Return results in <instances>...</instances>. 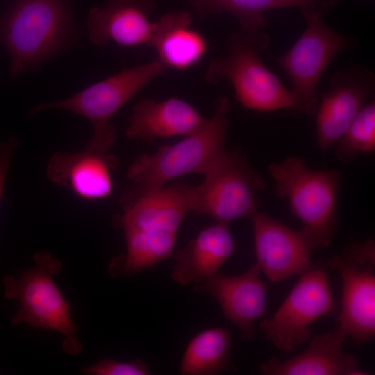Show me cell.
I'll return each mask as SVG.
<instances>
[{
	"instance_id": "cell-1",
	"label": "cell",
	"mask_w": 375,
	"mask_h": 375,
	"mask_svg": "<svg viewBox=\"0 0 375 375\" xmlns=\"http://www.w3.org/2000/svg\"><path fill=\"white\" fill-rule=\"evenodd\" d=\"M230 109L228 99L218 97L212 116L200 130L176 144L162 145L155 153L139 155L128 169V183L120 199L149 193L186 174H206L227 151Z\"/></svg>"
},
{
	"instance_id": "cell-2",
	"label": "cell",
	"mask_w": 375,
	"mask_h": 375,
	"mask_svg": "<svg viewBox=\"0 0 375 375\" xmlns=\"http://www.w3.org/2000/svg\"><path fill=\"white\" fill-rule=\"evenodd\" d=\"M270 44L269 37L262 30L233 33L226 41V54L211 60L205 81L212 85L228 81L237 101L250 110L296 109L291 91L262 62V54Z\"/></svg>"
},
{
	"instance_id": "cell-3",
	"label": "cell",
	"mask_w": 375,
	"mask_h": 375,
	"mask_svg": "<svg viewBox=\"0 0 375 375\" xmlns=\"http://www.w3.org/2000/svg\"><path fill=\"white\" fill-rule=\"evenodd\" d=\"M275 194L288 201L291 212L304 224L319 248L329 245L338 230L339 169L315 170L304 160L289 156L268 167Z\"/></svg>"
},
{
	"instance_id": "cell-4",
	"label": "cell",
	"mask_w": 375,
	"mask_h": 375,
	"mask_svg": "<svg viewBox=\"0 0 375 375\" xmlns=\"http://www.w3.org/2000/svg\"><path fill=\"white\" fill-rule=\"evenodd\" d=\"M34 259L35 265L19 271L18 278L6 276L3 278L4 298L19 301L11 323L24 322L32 328L56 331L65 336L63 351L76 356L83 348L78 329L72 319L70 305L52 278L61 271L62 265L47 251L36 253Z\"/></svg>"
},
{
	"instance_id": "cell-5",
	"label": "cell",
	"mask_w": 375,
	"mask_h": 375,
	"mask_svg": "<svg viewBox=\"0 0 375 375\" xmlns=\"http://www.w3.org/2000/svg\"><path fill=\"white\" fill-rule=\"evenodd\" d=\"M169 69L158 59L138 65L69 97L39 103L31 109V114L62 110L87 118L94 126V134L85 148L108 153L117 138V130L110 123L112 117L144 87Z\"/></svg>"
},
{
	"instance_id": "cell-6",
	"label": "cell",
	"mask_w": 375,
	"mask_h": 375,
	"mask_svg": "<svg viewBox=\"0 0 375 375\" xmlns=\"http://www.w3.org/2000/svg\"><path fill=\"white\" fill-rule=\"evenodd\" d=\"M307 26L294 44L276 58L293 84L296 109L315 115L319 80L331 62L343 50L355 46L354 38L332 29L320 10L301 11Z\"/></svg>"
},
{
	"instance_id": "cell-7",
	"label": "cell",
	"mask_w": 375,
	"mask_h": 375,
	"mask_svg": "<svg viewBox=\"0 0 375 375\" xmlns=\"http://www.w3.org/2000/svg\"><path fill=\"white\" fill-rule=\"evenodd\" d=\"M67 25L63 0H17L1 28L13 76L47 57L62 41Z\"/></svg>"
},
{
	"instance_id": "cell-8",
	"label": "cell",
	"mask_w": 375,
	"mask_h": 375,
	"mask_svg": "<svg viewBox=\"0 0 375 375\" xmlns=\"http://www.w3.org/2000/svg\"><path fill=\"white\" fill-rule=\"evenodd\" d=\"M204 176L197 186L195 214L229 224L251 218L258 212V193L265 183L242 152L226 151Z\"/></svg>"
},
{
	"instance_id": "cell-9",
	"label": "cell",
	"mask_w": 375,
	"mask_h": 375,
	"mask_svg": "<svg viewBox=\"0 0 375 375\" xmlns=\"http://www.w3.org/2000/svg\"><path fill=\"white\" fill-rule=\"evenodd\" d=\"M326 265L339 272L342 279V310L338 328L355 345L375 335V243L369 239L346 246Z\"/></svg>"
},
{
	"instance_id": "cell-10",
	"label": "cell",
	"mask_w": 375,
	"mask_h": 375,
	"mask_svg": "<svg viewBox=\"0 0 375 375\" xmlns=\"http://www.w3.org/2000/svg\"><path fill=\"white\" fill-rule=\"evenodd\" d=\"M270 317L260 324L264 336L276 347L289 352L308 340L310 325L335 308L325 269L312 264Z\"/></svg>"
},
{
	"instance_id": "cell-11",
	"label": "cell",
	"mask_w": 375,
	"mask_h": 375,
	"mask_svg": "<svg viewBox=\"0 0 375 375\" xmlns=\"http://www.w3.org/2000/svg\"><path fill=\"white\" fill-rule=\"evenodd\" d=\"M251 219L256 263L271 282L300 275L313 264L312 251L319 246L303 228L292 229L262 212Z\"/></svg>"
},
{
	"instance_id": "cell-12",
	"label": "cell",
	"mask_w": 375,
	"mask_h": 375,
	"mask_svg": "<svg viewBox=\"0 0 375 375\" xmlns=\"http://www.w3.org/2000/svg\"><path fill=\"white\" fill-rule=\"evenodd\" d=\"M331 89L322 96L315 115L317 145L327 151L342 135L367 103L375 88L372 72L354 65L337 72Z\"/></svg>"
},
{
	"instance_id": "cell-13",
	"label": "cell",
	"mask_w": 375,
	"mask_h": 375,
	"mask_svg": "<svg viewBox=\"0 0 375 375\" xmlns=\"http://www.w3.org/2000/svg\"><path fill=\"white\" fill-rule=\"evenodd\" d=\"M197 186L173 183L132 198L120 199L123 212L113 224L123 232L138 230L176 234L186 215L194 210Z\"/></svg>"
},
{
	"instance_id": "cell-14",
	"label": "cell",
	"mask_w": 375,
	"mask_h": 375,
	"mask_svg": "<svg viewBox=\"0 0 375 375\" xmlns=\"http://www.w3.org/2000/svg\"><path fill=\"white\" fill-rule=\"evenodd\" d=\"M260 272L256 262L244 274L230 276L218 271L194 285L196 292L208 294L218 302L225 317L247 341L255 338L254 323L266 310L267 286L260 278Z\"/></svg>"
},
{
	"instance_id": "cell-15",
	"label": "cell",
	"mask_w": 375,
	"mask_h": 375,
	"mask_svg": "<svg viewBox=\"0 0 375 375\" xmlns=\"http://www.w3.org/2000/svg\"><path fill=\"white\" fill-rule=\"evenodd\" d=\"M156 9L155 0H106L89 12V38L97 46L151 47L156 22L149 17Z\"/></svg>"
},
{
	"instance_id": "cell-16",
	"label": "cell",
	"mask_w": 375,
	"mask_h": 375,
	"mask_svg": "<svg viewBox=\"0 0 375 375\" xmlns=\"http://www.w3.org/2000/svg\"><path fill=\"white\" fill-rule=\"evenodd\" d=\"M118 165L117 158L85 147L80 152L59 151L49 159L47 178L57 185L69 187L78 197L99 199L112 192L111 171Z\"/></svg>"
},
{
	"instance_id": "cell-17",
	"label": "cell",
	"mask_w": 375,
	"mask_h": 375,
	"mask_svg": "<svg viewBox=\"0 0 375 375\" xmlns=\"http://www.w3.org/2000/svg\"><path fill=\"white\" fill-rule=\"evenodd\" d=\"M346 335L338 328L314 335L307 349L286 360L272 357L262 363L265 375H363L353 355L343 349Z\"/></svg>"
},
{
	"instance_id": "cell-18",
	"label": "cell",
	"mask_w": 375,
	"mask_h": 375,
	"mask_svg": "<svg viewBox=\"0 0 375 375\" xmlns=\"http://www.w3.org/2000/svg\"><path fill=\"white\" fill-rule=\"evenodd\" d=\"M208 120L179 98L162 101L147 99L133 106L126 135L128 139L148 142L158 138L187 136L203 128Z\"/></svg>"
},
{
	"instance_id": "cell-19",
	"label": "cell",
	"mask_w": 375,
	"mask_h": 375,
	"mask_svg": "<svg viewBox=\"0 0 375 375\" xmlns=\"http://www.w3.org/2000/svg\"><path fill=\"white\" fill-rule=\"evenodd\" d=\"M235 249L228 223L216 222L176 251L171 276L182 285L199 283L217 272Z\"/></svg>"
},
{
	"instance_id": "cell-20",
	"label": "cell",
	"mask_w": 375,
	"mask_h": 375,
	"mask_svg": "<svg viewBox=\"0 0 375 375\" xmlns=\"http://www.w3.org/2000/svg\"><path fill=\"white\" fill-rule=\"evenodd\" d=\"M192 22V15L184 10L167 12L156 21L151 47L169 69H188L199 62L207 51L208 41L191 28Z\"/></svg>"
},
{
	"instance_id": "cell-21",
	"label": "cell",
	"mask_w": 375,
	"mask_h": 375,
	"mask_svg": "<svg viewBox=\"0 0 375 375\" xmlns=\"http://www.w3.org/2000/svg\"><path fill=\"white\" fill-rule=\"evenodd\" d=\"M197 14L204 18L208 15L231 13L239 22L241 31L253 32L267 25L264 13L277 8L297 7L301 11L316 9L325 12L342 0H185Z\"/></svg>"
},
{
	"instance_id": "cell-22",
	"label": "cell",
	"mask_w": 375,
	"mask_h": 375,
	"mask_svg": "<svg viewBox=\"0 0 375 375\" xmlns=\"http://www.w3.org/2000/svg\"><path fill=\"white\" fill-rule=\"evenodd\" d=\"M127 252L113 258L108 267L112 278L130 276L155 266L172 254L176 234L138 230L124 231Z\"/></svg>"
},
{
	"instance_id": "cell-23",
	"label": "cell",
	"mask_w": 375,
	"mask_h": 375,
	"mask_svg": "<svg viewBox=\"0 0 375 375\" xmlns=\"http://www.w3.org/2000/svg\"><path fill=\"white\" fill-rule=\"evenodd\" d=\"M231 333L213 328L197 334L189 343L180 365L181 374L214 375L233 372L231 363Z\"/></svg>"
},
{
	"instance_id": "cell-24",
	"label": "cell",
	"mask_w": 375,
	"mask_h": 375,
	"mask_svg": "<svg viewBox=\"0 0 375 375\" xmlns=\"http://www.w3.org/2000/svg\"><path fill=\"white\" fill-rule=\"evenodd\" d=\"M338 160L347 162L361 154L375 151V103H366L334 144Z\"/></svg>"
},
{
	"instance_id": "cell-25",
	"label": "cell",
	"mask_w": 375,
	"mask_h": 375,
	"mask_svg": "<svg viewBox=\"0 0 375 375\" xmlns=\"http://www.w3.org/2000/svg\"><path fill=\"white\" fill-rule=\"evenodd\" d=\"M88 375H148L151 370L142 360L119 361L104 358L92 366L82 369Z\"/></svg>"
},
{
	"instance_id": "cell-26",
	"label": "cell",
	"mask_w": 375,
	"mask_h": 375,
	"mask_svg": "<svg viewBox=\"0 0 375 375\" xmlns=\"http://www.w3.org/2000/svg\"><path fill=\"white\" fill-rule=\"evenodd\" d=\"M17 143L16 140L12 138L0 145V201L12 156Z\"/></svg>"
}]
</instances>
